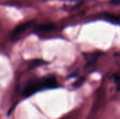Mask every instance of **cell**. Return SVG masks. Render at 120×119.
<instances>
[{
    "label": "cell",
    "instance_id": "5",
    "mask_svg": "<svg viewBox=\"0 0 120 119\" xmlns=\"http://www.w3.org/2000/svg\"><path fill=\"white\" fill-rule=\"evenodd\" d=\"M105 17L110 22L114 23H120V15L114 14H105Z\"/></svg>",
    "mask_w": 120,
    "mask_h": 119
},
{
    "label": "cell",
    "instance_id": "1",
    "mask_svg": "<svg viewBox=\"0 0 120 119\" xmlns=\"http://www.w3.org/2000/svg\"><path fill=\"white\" fill-rule=\"evenodd\" d=\"M43 88L44 87L41 83V80H31L28 81L27 83L25 85L23 89L22 95L25 97H29L36 92L40 90Z\"/></svg>",
    "mask_w": 120,
    "mask_h": 119
},
{
    "label": "cell",
    "instance_id": "7",
    "mask_svg": "<svg viewBox=\"0 0 120 119\" xmlns=\"http://www.w3.org/2000/svg\"><path fill=\"white\" fill-rule=\"evenodd\" d=\"M113 80L115 81V83L117 84V90L120 91V75L115 74L113 76Z\"/></svg>",
    "mask_w": 120,
    "mask_h": 119
},
{
    "label": "cell",
    "instance_id": "3",
    "mask_svg": "<svg viewBox=\"0 0 120 119\" xmlns=\"http://www.w3.org/2000/svg\"><path fill=\"white\" fill-rule=\"evenodd\" d=\"M41 83L44 88H55L58 87L56 79L53 75H48L41 79Z\"/></svg>",
    "mask_w": 120,
    "mask_h": 119
},
{
    "label": "cell",
    "instance_id": "9",
    "mask_svg": "<svg viewBox=\"0 0 120 119\" xmlns=\"http://www.w3.org/2000/svg\"><path fill=\"white\" fill-rule=\"evenodd\" d=\"M112 2L113 4H120V0H112Z\"/></svg>",
    "mask_w": 120,
    "mask_h": 119
},
{
    "label": "cell",
    "instance_id": "4",
    "mask_svg": "<svg viewBox=\"0 0 120 119\" xmlns=\"http://www.w3.org/2000/svg\"><path fill=\"white\" fill-rule=\"evenodd\" d=\"M56 27V25L53 23H48V24H42L39 25L37 27V31L40 32H50L54 29Z\"/></svg>",
    "mask_w": 120,
    "mask_h": 119
},
{
    "label": "cell",
    "instance_id": "2",
    "mask_svg": "<svg viewBox=\"0 0 120 119\" xmlns=\"http://www.w3.org/2000/svg\"><path fill=\"white\" fill-rule=\"evenodd\" d=\"M32 23H33L32 21L26 22L25 23L20 24L18 26L15 27V29L12 31V32L11 34V38L12 39H14L17 38V36H18L22 33H23L25 30H27L32 25Z\"/></svg>",
    "mask_w": 120,
    "mask_h": 119
},
{
    "label": "cell",
    "instance_id": "8",
    "mask_svg": "<svg viewBox=\"0 0 120 119\" xmlns=\"http://www.w3.org/2000/svg\"><path fill=\"white\" fill-rule=\"evenodd\" d=\"M84 81V79H79L77 81H76L74 84H73V86L74 87H79V86H81L83 83V81Z\"/></svg>",
    "mask_w": 120,
    "mask_h": 119
},
{
    "label": "cell",
    "instance_id": "6",
    "mask_svg": "<svg viewBox=\"0 0 120 119\" xmlns=\"http://www.w3.org/2000/svg\"><path fill=\"white\" fill-rule=\"evenodd\" d=\"M45 62L44 61H42L41 60H33L31 64H30V68H34L35 67H37L39 65H41L42 64H44Z\"/></svg>",
    "mask_w": 120,
    "mask_h": 119
}]
</instances>
